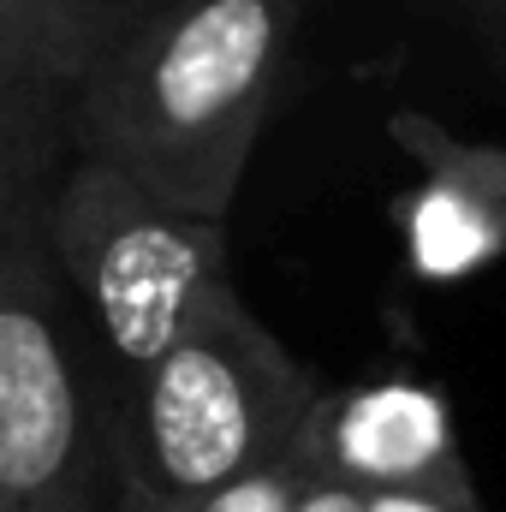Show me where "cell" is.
<instances>
[{"label":"cell","mask_w":506,"mask_h":512,"mask_svg":"<svg viewBox=\"0 0 506 512\" xmlns=\"http://www.w3.org/2000/svg\"><path fill=\"white\" fill-rule=\"evenodd\" d=\"M304 0H167L114 36L60 96L72 155L149 197L227 221L292 66Z\"/></svg>","instance_id":"6da1fadb"},{"label":"cell","mask_w":506,"mask_h":512,"mask_svg":"<svg viewBox=\"0 0 506 512\" xmlns=\"http://www.w3.org/2000/svg\"><path fill=\"white\" fill-rule=\"evenodd\" d=\"M42 131L0 173V512H114V370L42 227Z\"/></svg>","instance_id":"7a4b0ae2"},{"label":"cell","mask_w":506,"mask_h":512,"mask_svg":"<svg viewBox=\"0 0 506 512\" xmlns=\"http://www.w3.org/2000/svg\"><path fill=\"white\" fill-rule=\"evenodd\" d=\"M84 66V48L42 0H0V102L66 90Z\"/></svg>","instance_id":"8992f818"},{"label":"cell","mask_w":506,"mask_h":512,"mask_svg":"<svg viewBox=\"0 0 506 512\" xmlns=\"http://www.w3.org/2000/svg\"><path fill=\"white\" fill-rule=\"evenodd\" d=\"M310 471L376 495V489H453L471 495L477 477L459 453L447 399L423 382L322 387L298 429Z\"/></svg>","instance_id":"5b68a950"},{"label":"cell","mask_w":506,"mask_h":512,"mask_svg":"<svg viewBox=\"0 0 506 512\" xmlns=\"http://www.w3.org/2000/svg\"><path fill=\"white\" fill-rule=\"evenodd\" d=\"M310 483V453L304 441H292L286 453H274L268 465H256L233 483H215L203 495H137V489H114V512H298V495Z\"/></svg>","instance_id":"52a82bcc"},{"label":"cell","mask_w":506,"mask_h":512,"mask_svg":"<svg viewBox=\"0 0 506 512\" xmlns=\"http://www.w3.org/2000/svg\"><path fill=\"white\" fill-rule=\"evenodd\" d=\"M358 512H483V495H453V489H376Z\"/></svg>","instance_id":"9c48e42d"},{"label":"cell","mask_w":506,"mask_h":512,"mask_svg":"<svg viewBox=\"0 0 506 512\" xmlns=\"http://www.w3.org/2000/svg\"><path fill=\"white\" fill-rule=\"evenodd\" d=\"M42 6L66 24V36L84 48V60H96L114 36H126L137 18H149L167 0H42Z\"/></svg>","instance_id":"ba28073f"},{"label":"cell","mask_w":506,"mask_h":512,"mask_svg":"<svg viewBox=\"0 0 506 512\" xmlns=\"http://www.w3.org/2000/svg\"><path fill=\"white\" fill-rule=\"evenodd\" d=\"M495 6H501V18H506V0H495Z\"/></svg>","instance_id":"7c38bea8"},{"label":"cell","mask_w":506,"mask_h":512,"mask_svg":"<svg viewBox=\"0 0 506 512\" xmlns=\"http://www.w3.org/2000/svg\"><path fill=\"white\" fill-rule=\"evenodd\" d=\"M42 227L108 352L114 405L215 292L239 286L227 221L173 209L90 155L48 179Z\"/></svg>","instance_id":"277c9868"},{"label":"cell","mask_w":506,"mask_h":512,"mask_svg":"<svg viewBox=\"0 0 506 512\" xmlns=\"http://www.w3.org/2000/svg\"><path fill=\"white\" fill-rule=\"evenodd\" d=\"M358 501H364L358 489H346V483L310 471V483H304V495H298V512H358Z\"/></svg>","instance_id":"8fae6325"},{"label":"cell","mask_w":506,"mask_h":512,"mask_svg":"<svg viewBox=\"0 0 506 512\" xmlns=\"http://www.w3.org/2000/svg\"><path fill=\"white\" fill-rule=\"evenodd\" d=\"M54 96H66V90H36V96H12V102H0V173H6V161L42 131L36 120V102H54Z\"/></svg>","instance_id":"30bf717a"},{"label":"cell","mask_w":506,"mask_h":512,"mask_svg":"<svg viewBox=\"0 0 506 512\" xmlns=\"http://www.w3.org/2000/svg\"><path fill=\"white\" fill-rule=\"evenodd\" d=\"M322 387L239 286L215 292L114 405L120 489L173 501L245 477L298 441Z\"/></svg>","instance_id":"3957f363"}]
</instances>
